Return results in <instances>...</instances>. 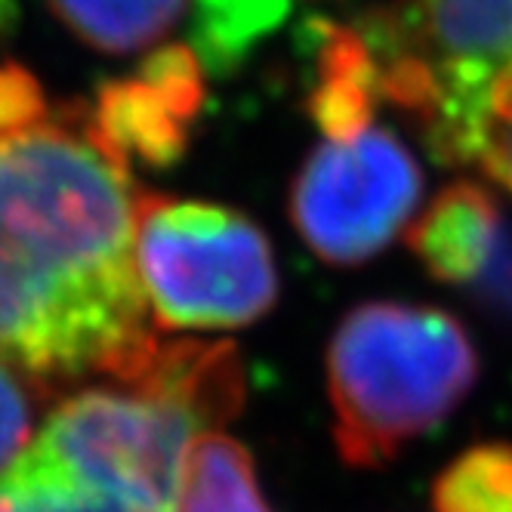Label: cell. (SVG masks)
<instances>
[{
  "label": "cell",
  "mask_w": 512,
  "mask_h": 512,
  "mask_svg": "<svg viewBox=\"0 0 512 512\" xmlns=\"http://www.w3.org/2000/svg\"><path fill=\"white\" fill-rule=\"evenodd\" d=\"M136 201L87 105L0 124V358L53 386L121 380L158 340Z\"/></svg>",
  "instance_id": "1"
},
{
  "label": "cell",
  "mask_w": 512,
  "mask_h": 512,
  "mask_svg": "<svg viewBox=\"0 0 512 512\" xmlns=\"http://www.w3.org/2000/svg\"><path fill=\"white\" fill-rule=\"evenodd\" d=\"M479 380L466 327L435 306L361 303L327 346V398L340 457L358 469L392 463L442 426Z\"/></svg>",
  "instance_id": "2"
},
{
  "label": "cell",
  "mask_w": 512,
  "mask_h": 512,
  "mask_svg": "<svg viewBox=\"0 0 512 512\" xmlns=\"http://www.w3.org/2000/svg\"><path fill=\"white\" fill-rule=\"evenodd\" d=\"M136 272L155 327L235 331L278 300L266 232L232 207L139 192Z\"/></svg>",
  "instance_id": "3"
},
{
  "label": "cell",
  "mask_w": 512,
  "mask_h": 512,
  "mask_svg": "<svg viewBox=\"0 0 512 512\" xmlns=\"http://www.w3.org/2000/svg\"><path fill=\"white\" fill-rule=\"evenodd\" d=\"M201 432L176 401L105 380L59 398L31 445L145 509L170 512L182 457Z\"/></svg>",
  "instance_id": "4"
},
{
  "label": "cell",
  "mask_w": 512,
  "mask_h": 512,
  "mask_svg": "<svg viewBox=\"0 0 512 512\" xmlns=\"http://www.w3.org/2000/svg\"><path fill=\"white\" fill-rule=\"evenodd\" d=\"M420 195L417 158L386 127L371 124L321 136L290 189V219L318 260L358 266L411 223Z\"/></svg>",
  "instance_id": "5"
},
{
  "label": "cell",
  "mask_w": 512,
  "mask_h": 512,
  "mask_svg": "<svg viewBox=\"0 0 512 512\" xmlns=\"http://www.w3.org/2000/svg\"><path fill=\"white\" fill-rule=\"evenodd\" d=\"M355 28L380 65L383 102L423 130L512 53V0H386Z\"/></svg>",
  "instance_id": "6"
},
{
  "label": "cell",
  "mask_w": 512,
  "mask_h": 512,
  "mask_svg": "<svg viewBox=\"0 0 512 512\" xmlns=\"http://www.w3.org/2000/svg\"><path fill=\"white\" fill-rule=\"evenodd\" d=\"M207 68L189 44H164L136 71L99 87L90 121L127 167H170L201 118Z\"/></svg>",
  "instance_id": "7"
},
{
  "label": "cell",
  "mask_w": 512,
  "mask_h": 512,
  "mask_svg": "<svg viewBox=\"0 0 512 512\" xmlns=\"http://www.w3.org/2000/svg\"><path fill=\"white\" fill-rule=\"evenodd\" d=\"M512 238V223L491 189L479 182H451L408 229V247L442 284L472 294L497 266Z\"/></svg>",
  "instance_id": "8"
},
{
  "label": "cell",
  "mask_w": 512,
  "mask_h": 512,
  "mask_svg": "<svg viewBox=\"0 0 512 512\" xmlns=\"http://www.w3.org/2000/svg\"><path fill=\"white\" fill-rule=\"evenodd\" d=\"M112 383L145 386L186 408L207 432L235 420L247 401V377L232 343L155 340L133 368Z\"/></svg>",
  "instance_id": "9"
},
{
  "label": "cell",
  "mask_w": 512,
  "mask_h": 512,
  "mask_svg": "<svg viewBox=\"0 0 512 512\" xmlns=\"http://www.w3.org/2000/svg\"><path fill=\"white\" fill-rule=\"evenodd\" d=\"M435 161L479 167L512 195V53L420 130Z\"/></svg>",
  "instance_id": "10"
},
{
  "label": "cell",
  "mask_w": 512,
  "mask_h": 512,
  "mask_svg": "<svg viewBox=\"0 0 512 512\" xmlns=\"http://www.w3.org/2000/svg\"><path fill=\"white\" fill-rule=\"evenodd\" d=\"M318 78L309 93V115L321 136H346L377 124L380 65L355 25L321 22Z\"/></svg>",
  "instance_id": "11"
},
{
  "label": "cell",
  "mask_w": 512,
  "mask_h": 512,
  "mask_svg": "<svg viewBox=\"0 0 512 512\" xmlns=\"http://www.w3.org/2000/svg\"><path fill=\"white\" fill-rule=\"evenodd\" d=\"M59 22L108 56H133L170 44L176 28H186L192 0H50Z\"/></svg>",
  "instance_id": "12"
},
{
  "label": "cell",
  "mask_w": 512,
  "mask_h": 512,
  "mask_svg": "<svg viewBox=\"0 0 512 512\" xmlns=\"http://www.w3.org/2000/svg\"><path fill=\"white\" fill-rule=\"evenodd\" d=\"M170 512H272L250 451L223 432H201L186 448Z\"/></svg>",
  "instance_id": "13"
},
{
  "label": "cell",
  "mask_w": 512,
  "mask_h": 512,
  "mask_svg": "<svg viewBox=\"0 0 512 512\" xmlns=\"http://www.w3.org/2000/svg\"><path fill=\"white\" fill-rule=\"evenodd\" d=\"M0 512H152L87 475L62 466L41 448L25 454L0 475Z\"/></svg>",
  "instance_id": "14"
},
{
  "label": "cell",
  "mask_w": 512,
  "mask_h": 512,
  "mask_svg": "<svg viewBox=\"0 0 512 512\" xmlns=\"http://www.w3.org/2000/svg\"><path fill=\"white\" fill-rule=\"evenodd\" d=\"M290 0H192L189 47L207 75H229L284 22Z\"/></svg>",
  "instance_id": "15"
},
{
  "label": "cell",
  "mask_w": 512,
  "mask_h": 512,
  "mask_svg": "<svg viewBox=\"0 0 512 512\" xmlns=\"http://www.w3.org/2000/svg\"><path fill=\"white\" fill-rule=\"evenodd\" d=\"M432 512H512V445L482 442L457 454L432 485Z\"/></svg>",
  "instance_id": "16"
},
{
  "label": "cell",
  "mask_w": 512,
  "mask_h": 512,
  "mask_svg": "<svg viewBox=\"0 0 512 512\" xmlns=\"http://www.w3.org/2000/svg\"><path fill=\"white\" fill-rule=\"evenodd\" d=\"M56 401L59 386L0 358V475L25 454Z\"/></svg>",
  "instance_id": "17"
},
{
  "label": "cell",
  "mask_w": 512,
  "mask_h": 512,
  "mask_svg": "<svg viewBox=\"0 0 512 512\" xmlns=\"http://www.w3.org/2000/svg\"><path fill=\"white\" fill-rule=\"evenodd\" d=\"M482 309H488L491 315L512 321V238L503 250V256L497 260V266L488 272V278L469 294Z\"/></svg>",
  "instance_id": "18"
},
{
  "label": "cell",
  "mask_w": 512,
  "mask_h": 512,
  "mask_svg": "<svg viewBox=\"0 0 512 512\" xmlns=\"http://www.w3.org/2000/svg\"><path fill=\"white\" fill-rule=\"evenodd\" d=\"M10 16H13V0H0V34L7 31Z\"/></svg>",
  "instance_id": "19"
}]
</instances>
